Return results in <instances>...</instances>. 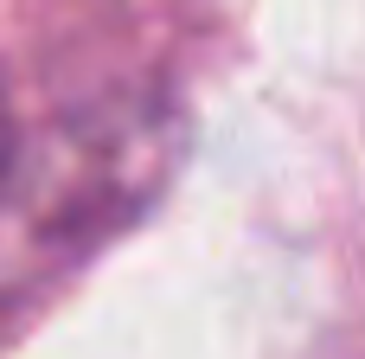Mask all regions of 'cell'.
I'll use <instances>...</instances> for the list:
<instances>
[{"instance_id":"obj_1","label":"cell","mask_w":365,"mask_h":359,"mask_svg":"<svg viewBox=\"0 0 365 359\" xmlns=\"http://www.w3.org/2000/svg\"><path fill=\"white\" fill-rule=\"evenodd\" d=\"M186 161V116L167 96L71 109L32 135L0 180V308L77 276L154 212Z\"/></svg>"},{"instance_id":"obj_2","label":"cell","mask_w":365,"mask_h":359,"mask_svg":"<svg viewBox=\"0 0 365 359\" xmlns=\"http://www.w3.org/2000/svg\"><path fill=\"white\" fill-rule=\"evenodd\" d=\"M13 154H19V141H13V116H6V96H0V180L13 167Z\"/></svg>"}]
</instances>
